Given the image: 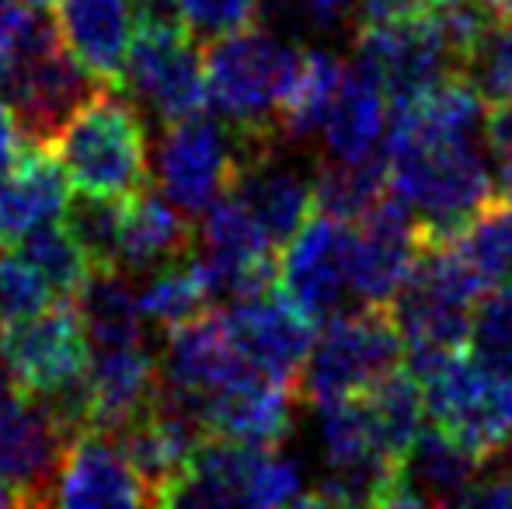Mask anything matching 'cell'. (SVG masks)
Segmentation results:
<instances>
[{"mask_svg": "<svg viewBox=\"0 0 512 509\" xmlns=\"http://www.w3.org/2000/svg\"><path fill=\"white\" fill-rule=\"evenodd\" d=\"M300 60L304 49L297 42L255 25L206 42V105L234 133L241 161L279 150V109L290 95Z\"/></svg>", "mask_w": 512, "mask_h": 509, "instance_id": "1", "label": "cell"}, {"mask_svg": "<svg viewBox=\"0 0 512 509\" xmlns=\"http://www.w3.org/2000/svg\"><path fill=\"white\" fill-rule=\"evenodd\" d=\"M391 192L415 213L429 234L453 238L495 196V175L485 161V140L384 133Z\"/></svg>", "mask_w": 512, "mask_h": 509, "instance_id": "2", "label": "cell"}, {"mask_svg": "<svg viewBox=\"0 0 512 509\" xmlns=\"http://www.w3.org/2000/svg\"><path fill=\"white\" fill-rule=\"evenodd\" d=\"M46 150L81 196L126 199L150 185L147 126L126 91L102 88L70 116Z\"/></svg>", "mask_w": 512, "mask_h": 509, "instance_id": "3", "label": "cell"}, {"mask_svg": "<svg viewBox=\"0 0 512 509\" xmlns=\"http://www.w3.org/2000/svg\"><path fill=\"white\" fill-rule=\"evenodd\" d=\"M0 363L21 394L42 398L70 433L88 429V363L77 300L56 297L46 311L0 328Z\"/></svg>", "mask_w": 512, "mask_h": 509, "instance_id": "4", "label": "cell"}, {"mask_svg": "<svg viewBox=\"0 0 512 509\" xmlns=\"http://www.w3.org/2000/svg\"><path fill=\"white\" fill-rule=\"evenodd\" d=\"M405 363V339L387 307L331 314L297 377V398L310 405L370 391L380 377Z\"/></svg>", "mask_w": 512, "mask_h": 509, "instance_id": "5", "label": "cell"}, {"mask_svg": "<svg viewBox=\"0 0 512 509\" xmlns=\"http://www.w3.org/2000/svg\"><path fill=\"white\" fill-rule=\"evenodd\" d=\"M425 412L481 464L512 454V377L457 353L422 381Z\"/></svg>", "mask_w": 512, "mask_h": 509, "instance_id": "6", "label": "cell"}, {"mask_svg": "<svg viewBox=\"0 0 512 509\" xmlns=\"http://www.w3.org/2000/svg\"><path fill=\"white\" fill-rule=\"evenodd\" d=\"M237 171L241 154L220 116H206L203 109L164 126L157 143V182L164 199L185 217H203L223 192L234 189Z\"/></svg>", "mask_w": 512, "mask_h": 509, "instance_id": "7", "label": "cell"}, {"mask_svg": "<svg viewBox=\"0 0 512 509\" xmlns=\"http://www.w3.org/2000/svg\"><path fill=\"white\" fill-rule=\"evenodd\" d=\"M199 220L203 227H199L192 255L203 269L213 300H241L272 290L279 276L276 248L269 245V238L234 189L223 192Z\"/></svg>", "mask_w": 512, "mask_h": 509, "instance_id": "8", "label": "cell"}, {"mask_svg": "<svg viewBox=\"0 0 512 509\" xmlns=\"http://www.w3.org/2000/svg\"><path fill=\"white\" fill-rule=\"evenodd\" d=\"M105 84H98L81 63L70 56V49L60 42L56 25L35 42L25 53L21 63L18 84H14L7 105L18 116V126L25 133L28 143L35 147H49L53 136L70 123L77 109L84 102L102 91Z\"/></svg>", "mask_w": 512, "mask_h": 509, "instance_id": "9", "label": "cell"}, {"mask_svg": "<svg viewBox=\"0 0 512 509\" xmlns=\"http://www.w3.org/2000/svg\"><path fill=\"white\" fill-rule=\"evenodd\" d=\"M74 436L42 398L18 391L0 405V475L18 506H53L56 478Z\"/></svg>", "mask_w": 512, "mask_h": 509, "instance_id": "10", "label": "cell"}, {"mask_svg": "<svg viewBox=\"0 0 512 509\" xmlns=\"http://www.w3.org/2000/svg\"><path fill=\"white\" fill-rule=\"evenodd\" d=\"M422 245V224L391 189L373 203L349 241V293L359 307H391Z\"/></svg>", "mask_w": 512, "mask_h": 509, "instance_id": "11", "label": "cell"}, {"mask_svg": "<svg viewBox=\"0 0 512 509\" xmlns=\"http://www.w3.org/2000/svg\"><path fill=\"white\" fill-rule=\"evenodd\" d=\"M356 60H363L380 77L387 91V102H411L436 88L439 81L460 74L457 60L446 49L443 35L429 21V14L398 25L359 28L356 35Z\"/></svg>", "mask_w": 512, "mask_h": 509, "instance_id": "12", "label": "cell"}, {"mask_svg": "<svg viewBox=\"0 0 512 509\" xmlns=\"http://www.w3.org/2000/svg\"><path fill=\"white\" fill-rule=\"evenodd\" d=\"M223 318L251 370L297 387L300 367L314 342V321L283 290L272 286V290L230 300V311H223Z\"/></svg>", "mask_w": 512, "mask_h": 509, "instance_id": "13", "label": "cell"}, {"mask_svg": "<svg viewBox=\"0 0 512 509\" xmlns=\"http://www.w3.org/2000/svg\"><path fill=\"white\" fill-rule=\"evenodd\" d=\"M349 241L352 224L310 213L297 238L283 248V293L310 321H328L349 297Z\"/></svg>", "mask_w": 512, "mask_h": 509, "instance_id": "14", "label": "cell"}, {"mask_svg": "<svg viewBox=\"0 0 512 509\" xmlns=\"http://www.w3.org/2000/svg\"><path fill=\"white\" fill-rule=\"evenodd\" d=\"M293 401H300L293 384L248 370L220 391L206 394L203 429L206 436L276 450L293 429Z\"/></svg>", "mask_w": 512, "mask_h": 509, "instance_id": "15", "label": "cell"}, {"mask_svg": "<svg viewBox=\"0 0 512 509\" xmlns=\"http://www.w3.org/2000/svg\"><path fill=\"white\" fill-rule=\"evenodd\" d=\"M53 506H150L140 475L129 464L119 436L102 429H81L70 440L56 478Z\"/></svg>", "mask_w": 512, "mask_h": 509, "instance_id": "16", "label": "cell"}, {"mask_svg": "<svg viewBox=\"0 0 512 509\" xmlns=\"http://www.w3.org/2000/svg\"><path fill=\"white\" fill-rule=\"evenodd\" d=\"M164 335H168V346L157 360L164 387L206 398V394L220 391L223 384L237 381L251 370L237 349L234 335H230L223 311H203L199 318L185 321Z\"/></svg>", "mask_w": 512, "mask_h": 509, "instance_id": "17", "label": "cell"}, {"mask_svg": "<svg viewBox=\"0 0 512 509\" xmlns=\"http://www.w3.org/2000/svg\"><path fill=\"white\" fill-rule=\"evenodd\" d=\"M53 25L77 63L105 88L122 91L129 42H133V0H53Z\"/></svg>", "mask_w": 512, "mask_h": 509, "instance_id": "18", "label": "cell"}, {"mask_svg": "<svg viewBox=\"0 0 512 509\" xmlns=\"http://www.w3.org/2000/svg\"><path fill=\"white\" fill-rule=\"evenodd\" d=\"M478 471V457L460 447L446 429H418L380 506H457Z\"/></svg>", "mask_w": 512, "mask_h": 509, "instance_id": "19", "label": "cell"}, {"mask_svg": "<svg viewBox=\"0 0 512 509\" xmlns=\"http://www.w3.org/2000/svg\"><path fill=\"white\" fill-rule=\"evenodd\" d=\"M161 370L143 346L95 349L88 363V429L119 436L157 398Z\"/></svg>", "mask_w": 512, "mask_h": 509, "instance_id": "20", "label": "cell"}, {"mask_svg": "<svg viewBox=\"0 0 512 509\" xmlns=\"http://www.w3.org/2000/svg\"><path fill=\"white\" fill-rule=\"evenodd\" d=\"M387 91L380 77L352 56V63L342 70V84L331 102V112L321 126L324 157L328 161H366L380 154L387 133Z\"/></svg>", "mask_w": 512, "mask_h": 509, "instance_id": "21", "label": "cell"}, {"mask_svg": "<svg viewBox=\"0 0 512 509\" xmlns=\"http://www.w3.org/2000/svg\"><path fill=\"white\" fill-rule=\"evenodd\" d=\"M70 189L60 161L46 147L25 143L21 157L0 175V245H14L28 231L67 213Z\"/></svg>", "mask_w": 512, "mask_h": 509, "instance_id": "22", "label": "cell"}, {"mask_svg": "<svg viewBox=\"0 0 512 509\" xmlns=\"http://www.w3.org/2000/svg\"><path fill=\"white\" fill-rule=\"evenodd\" d=\"M276 154L241 161V171L234 178V192L248 206L255 224L262 227L269 245L276 252H283L297 238L300 227L307 224L310 213H314V182H307L300 171L283 168L276 161Z\"/></svg>", "mask_w": 512, "mask_h": 509, "instance_id": "23", "label": "cell"}, {"mask_svg": "<svg viewBox=\"0 0 512 509\" xmlns=\"http://www.w3.org/2000/svg\"><path fill=\"white\" fill-rule=\"evenodd\" d=\"M196 245L189 217L164 199V192H133L119 206V269L154 272L175 258L189 255Z\"/></svg>", "mask_w": 512, "mask_h": 509, "instance_id": "24", "label": "cell"}, {"mask_svg": "<svg viewBox=\"0 0 512 509\" xmlns=\"http://www.w3.org/2000/svg\"><path fill=\"white\" fill-rule=\"evenodd\" d=\"M262 457V447L203 436L182 485L171 496V506H244Z\"/></svg>", "mask_w": 512, "mask_h": 509, "instance_id": "25", "label": "cell"}, {"mask_svg": "<svg viewBox=\"0 0 512 509\" xmlns=\"http://www.w3.org/2000/svg\"><path fill=\"white\" fill-rule=\"evenodd\" d=\"M74 300L91 349H119L143 342V314L122 269H91L88 283Z\"/></svg>", "mask_w": 512, "mask_h": 509, "instance_id": "26", "label": "cell"}, {"mask_svg": "<svg viewBox=\"0 0 512 509\" xmlns=\"http://www.w3.org/2000/svg\"><path fill=\"white\" fill-rule=\"evenodd\" d=\"M387 189H391V182H387L384 147L366 161H328V157H321L314 175V206L324 217L356 224L373 210V203Z\"/></svg>", "mask_w": 512, "mask_h": 509, "instance_id": "27", "label": "cell"}, {"mask_svg": "<svg viewBox=\"0 0 512 509\" xmlns=\"http://www.w3.org/2000/svg\"><path fill=\"white\" fill-rule=\"evenodd\" d=\"M342 63L328 49H304V60L293 77L290 95L279 109V136L290 143H304L321 133L324 119L331 112V102L342 84Z\"/></svg>", "mask_w": 512, "mask_h": 509, "instance_id": "28", "label": "cell"}, {"mask_svg": "<svg viewBox=\"0 0 512 509\" xmlns=\"http://www.w3.org/2000/svg\"><path fill=\"white\" fill-rule=\"evenodd\" d=\"M136 304H140V314L147 325L161 328V332H171V328L185 325V321L209 311L213 293H209L196 255L189 252L150 272L143 290L136 293Z\"/></svg>", "mask_w": 512, "mask_h": 509, "instance_id": "29", "label": "cell"}, {"mask_svg": "<svg viewBox=\"0 0 512 509\" xmlns=\"http://www.w3.org/2000/svg\"><path fill=\"white\" fill-rule=\"evenodd\" d=\"M363 401H366V412H370V426L380 450L391 461H401L405 450L411 447V440H415V433L422 429V415H425L422 384L401 363L398 370L380 377L370 391H363Z\"/></svg>", "mask_w": 512, "mask_h": 509, "instance_id": "30", "label": "cell"}, {"mask_svg": "<svg viewBox=\"0 0 512 509\" xmlns=\"http://www.w3.org/2000/svg\"><path fill=\"white\" fill-rule=\"evenodd\" d=\"M18 245V255L39 272L49 283V290L56 297L74 300L81 293V286L91 276V258L84 255V248L77 245V238L70 234L67 224H42L35 231H28Z\"/></svg>", "mask_w": 512, "mask_h": 509, "instance_id": "31", "label": "cell"}, {"mask_svg": "<svg viewBox=\"0 0 512 509\" xmlns=\"http://www.w3.org/2000/svg\"><path fill=\"white\" fill-rule=\"evenodd\" d=\"M471 360L512 377V283L488 286L471 311L467 328Z\"/></svg>", "mask_w": 512, "mask_h": 509, "instance_id": "32", "label": "cell"}, {"mask_svg": "<svg viewBox=\"0 0 512 509\" xmlns=\"http://www.w3.org/2000/svg\"><path fill=\"white\" fill-rule=\"evenodd\" d=\"M119 206L122 199L84 196L67 203L63 224L91 258V269H119Z\"/></svg>", "mask_w": 512, "mask_h": 509, "instance_id": "33", "label": "cell"}, {"mask_svg": "<svg viewBox=\"0 0 512 509\" xmlns=\"http://www.w3.org/2000/svg\"><path fill=\"white\" fill-rule=\"evenodd\" d=\"M56 300L49 283L18 252L0 248V328L35 318Z\"/></svg>", "mask_w": 512, "mask_h": 509, "instance_id": "34", "label": "cell"}, {"mask_svg": "<svg viewBox=\"0 0 512 509\" xmlns=\"http://www.w3.org/2000/svg\"><path fill=\"white\" fill-rule=\"evenodd\" d=\"M182 25L196 42L244 32L258 21V0H175Z\"/></svg>", "mask_w": 512, "mask_h": 509, "instance_id": "35", "label": "cell"}, {"mask_svg": "<svg viewBox=\"0 0 512 509\" xmlns=\"http://www.w3.org/2000/svg\"><path fill=\"white\" fill-rule=\"evenodd\" d=\"M467 77L478 84L485 102H512V21H499L471 60Z\"/></svg>", "mask_w": 512, "mask_h": 509, "instance_id": "36", "label": "cell"}, {"mask_svg": "<svg viewBox=\"0 0 512 509\" xmlns=\"http://www.w3.org/2000/svg\"><path fill=\"white\" fill-rule=\"evenodd\" d=\"M307 503H310V489L304 482L300 464L265 450L262 464H258L255 478H251L248 503L244 506H307Z\"/></svg>", "mask_w": 512, "mask_h": 509, "instance_id": "37", "label": "cell"}, {"mask_svg": "<svg viewBox=\"0 0 512 509\" xmlns=\"http://www.w3.org/2000/svg\"><path fill=\"white\" fill-rule=\"evenodd\" d=\"M436 0H359V28H377V25H398V21L422 18L432 11Z\"/></svg>", "mask_w": 512, "mask_h": 509, "instance_id": "38", "label": "cell"}, {"mask_svg": "<svg viewBox=\"0 0 512 509\" xmlns=\"http://www.w3.org/2000/svg\"><path fill=\"white\" fill-rule=\"evenodd\" d=\"M460 506H488V509H512V464H502L495 471H485L471 482Z\"/></svg>", "mask_w": 512, "mask_h": 509, "instance_id": "39", "label": "cell"}, {"mask_svg": "<svg viewBox=\"0 0 512 509\" xmlns=\"http://www.w3.org/2000/svg\"><path fill=\"white\" fill-rule=\"evenodd\" d=\"M359 0H304L307 25L321 28V32H335L349 21V14L356 11Z\"/></svg>", "mask_w": 512, "mask_h": 509, "instance_id": "40", "label": "cell"}, {"mask_svg": "<svg viewBox=\"0 0 512 509\" xmlns=\"http://www.w3.org/2000/svg\"><path fill=\"white\" fill-rule=\"evenodd\" d=\"M25 143L28 140H25V133H21L14 109L7 102H0V175L18 161L21 150H25Z\"/></svg>", "mask_w": 512, "mask_h": 509, "instance_id": "41", "label": "cell"}, {"mask_svg": "<svg viewBox=\"0 0 512 509\" xmlns=\"http://www.w3.org/2000/svg\"><path fill=\"white\" fill-rule=\"evenodd\" d=\"M495 161H499V196L512 199V143L495 157Z\"/></svg>", "mask_w": 512, "mask_h": 509, "instance_id": "42", "label": "cell"}, {"mask_svg": "<svg viewBox=\"0 0 512 509\" xmlns=\"http://www.w3.org/2000/svg\"><path fill=\"white\" fill-rule=\"evenodd\" d=\"M495 21H512V0H481Z\"/></svg>", "mask_w": 512, "mask_h": 509, "instance_id": "43", "label": "cell"}, {"mask_svg": "<svg viewBox=\"0 0 512 509\" xmlns=\"http://www.w3.org/2000/svg\"><path fill=\"white\" fill-rule=\"evenodd\" d=\"M18 394V387L11 384V374L4 370V363H0V405H4L7 398H14Z\"/></svg>", "mask_w": 512, "mask_h": 509, "instance_id": "44", "label": "cell"}, {"mask_svg": "<svg viewBox=\"0 0 512 509\" xmlns=\"http://www.w3.org/2000/svg\"><path fill=\"white\" fill-rule=\"evenodd\" d=\"M0 506H18V496H14V489L7 485L4 475H0Z\"/></svg>", "mask_w": 512, "mask_h": 509, "instance_id": "45", "label": "cell"}, {"mask_svg": "<svg viewBox=\"0 0 512 509\" xmlns=\"http://www.w3.org/2000/svg\"><path fill=\"white\" fill-rule=\"evenodd\" d=\"M502 283H512V220H509V248H506V276Z\"/></svg>", "mask_w": 512, "mask_h": 509, "instance_id": "46", "label": "cell"}, {"mask_svg": "<svg viewBox=\"0 0 512 509\" xmlns=\"http://www.w3.org/2000/svg\"><path fill=\"white\" fill-rule=\"evenodd\" d=\"M25 4H28V7H49L53 0H25Z\"/></svg>", "mask_w": 512, "mask_h": 509, "instance_id": "47", "label": "cell"}]
</instances>
